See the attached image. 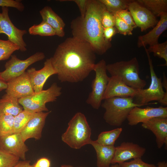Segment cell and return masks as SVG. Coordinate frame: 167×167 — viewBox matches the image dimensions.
Here are the masks:
<instances>
[{"label":"cell","mask_w":167,"mask_h":167,"mask_svg":"<svg viewBox=\"0 0 167 167\" xmlns=\"http://www.w3.org/2000/svg\"><path fill=\"white\" fill-rule=\"evenodd\" d=\"M95 54L87 42L73 37L67 38L58 45L51 58L58 79L62 82L83 81L93 71Z\"/></svg>","instance_id":"1"},{"label":"cell","mask_w":167,"mask_h":167,"mask_svg":"<svg viewBox=\"0 0 167 167\" xmlns=\"http://www.w3.org/2000/svg\"><path fill=\"white\" fill-rule=\"evenodd\" d=\"M106 9L99 0H88L84 16L77 17L71 24L72 37L90 44L95 54L100 55L112 46L111 42L106 41L103 35L101 20Z\"/></svg>","instance_id":"2"},{"label":"cell","mask_w":167,"mask_h":167,"mask_svg":"<svg viewBox=\"0 0 167 167\" xmlns=\"http://www.w3.org/2000/svg\"><path fill=\"white\" fill-rule=\"evenodd\" d=\"M91 135V130L85 115L79 112L69 122L61 139L70 148L78 149L90 144Z\"/></svg>","instance_id":"3"},{"label":"cell","mask_w":167,"mask_h":167,"mask_svg":"<svg viewBox=\"0 0 167 167\" xmlns=\"http://www.w3.org/2000/svg\"><path fill=\"white\" fill-rule=\"evenodd\" d=\"M104 100L101 105L105 109L103 118L113 126H121L134 107L144 105L135 103L133 98L131 97H113Z\"/></svg>","instance_id":"4"},{"label":"cell","mask_w":167,"mask_h":167,"mask_svg":"<svg viewBox=\"0 0 167 167\" xmlns=\"http://www.w3.org/2000/svg\"><path fill=\"white\" fill-rule=\"evenodd\" d=\"M106 68L111 76H119L126 85L136 90L143 89L146 85L145 80L139 77V63L136 57L107 64Z\"/></svg>","instance_id":"5"},{"label":"cell","mask_w":167,"mask_h":167,"mask_svg":"<svg viewBox=\"0 0 167 167\" xmlns=\"http://www.w3.org/2000/svg\"><path fill=\"white\" fill-rule=\"evenodd\" d=\"M147 54L151 76V82L149 87L146 89L136 90L133 97L134 102L144 105L156 104L157 103H148L150 101H158L162 105H167V92L163 89L161 77L158 78L153 68L152 61L146 47H144Z\"/></svg>","instance_id":"6"},{"label":"cell","mask_w":167,"mask_h":167,"mask_svg":"<svg viewBox=\"0 0 167 167\" xmlns=\"http://www.w3.org/2000/svg\"><path fill=\"white\" fill-rule=\"evenodd\" d=\"M61 89V87L54 83L48 89L34 92L28 96L18 99V101L24 110L29 113L48 112L46 104L56 101L62 94Z\"/></svg>","instance_id":"7"},{"label":"cell","mask_w":167,"mask_h":167,"mask_svg":"<svg viewBox=\"0 0 167 167\" xmlns=\"http://www.w3.org/2000/svg\"><path fill=\"white\" fill-rule=\"evenodd\" d=\"M106 63L102 59L94 65L93 71L95 73L91 85L92 91L86 100V103L94 109H98L101 105L103 97L110 77L107 73Z\"/></svg>","instance_id":"8"},{"label":"cell","mask_w":167,"mask_h":167,"mask_svg":"<svg viewBox=\"0 0 167 167\" xmlns=\"http://www.w3.org/2000/svg\"><path fill=\"white\" fill-rule=\"evenodd\" d=\"M45 57L42 52H37L24 60L19 59L15 55H11V58L5 65V70L0 72V77L7 83L23 74L29 66L43 60Z\"/></svg>","instance_id":"9"},{"label":"cell","mask_w":167,"mask_h":167,"mask_svg":"<svg viewBox=\"0 0 167 167\" xmlns=\"http://www.w3.org/2000/svg\"><path fill=\"white\" fill-rule=\"evenodd\" d=\"M2 11L0 12V34L6 35L8 40L16 45L21 51H26L27 45L23 36L27 33V31L20 29L14 25L9 17L8 7H2Z\"/></svg>","instance_id":"10"},{"label":"cell","mask_w":167,"mask_h":167,"mask_svg":"<svg viewBox=\"0 0 167 167\" xmlns=\"http://www.w3.org/2000/svg\"><path fill=\"white\" fill-rule=\"evenodd\" d=\"M156 117L167 118V107L160 106L154 108L147 106L141 108L135 106L130 111L127 119L128 124L133 126Z\"/></svg>","instance_id":"11"},{"label":"cell","mask_w":167,"mask_h":167,"mask_svg":"<svg viewBox=\"0 0 167 167\" xmlns=\"http://www.w3.org/2000/svg\"><path fill=\"white\" fill-rule=\"evenodd\" d=\"M128 10L137 27H139L141 32L153 27L158 22L156 17L136 1L132 0L129 5Z\"/></svg>","instance_id":"12"},{"label":"cell","mask_w":167,"mask_h":167,"mask_svg":"<svg viewBox=\"0 0 167 167\" xmlns=\"http://www.w3.org/2000/svg\"><path fill=\"white\" fill-rule=\"evenodd\" d=\"M0 149L22 160H26V153L28 150L20 133L0 136Z\"/></svg>","instance_id":"13"},{"label":"cell","mask_w":167,"mask_h":167,"mask_svg":"<svg viewBox=\"0 0 167 167\" xmlns=\"http://www.w3.org/2000/svg\"><path fill=\"white\" fill-rule=\"evenodd\" d=\"M146 151L145 148L132 142H123L115 147L111 164H118L131 159L141 158Z\"/></svg>","instance_id":"14"},{"label":"cell","mask_w":167,"mask_h":167,"mask_svg":"<svg viewBox=\"0 0 167 167\" xmlns=\"http://www.w3.org/2000/svg\"><path fill=\"white\" fill-rule=\"evenodd\" d=\"M7 83L6 93L18 99L28 96L34 93L27 71Z\"/></svg>","instance_id":"15"},{"label":"cell","mask_w":167,"mask_h":167,"mask_svg":"<svg viewBox=\"0 0 167 167\" xmlns=\"http://www.w3.org/2000/svg\"><path fill=\"white\" fill-rule=\"evenodd\" d=\"M26 71L35 93L42 91L47 79L51 75L57 74L52 66L51 58L46 59L41 69L36 70L35 68L32 67Z\"/></svg>","instance_id":"16"},{"label":"cell","mask_w":167,"mask_h":167,"mask_svg":"<svg viewBox=\"0 0 167 167\" xmlns=\"http://www.w3.org/2000/svg\"><path fill=\"white\" fill-rule=\"evenodd\" d=\"M51 112H42L34 114L20 133L24 141L25 142L30 138L36 140L41 138L46 119Z\"/></svg>","instance_id":"17"},{"label":"cell","mask_w":167,"mask_h":167,"mask_svg":"<svg viewBox=\"0 0 167 167\" xmlns=\"http://www.w3.org/2000/svg\"><path fill=\"white\" fill-rule=\"evenodd\" d=\"M136 90L126 85L117 76H113L110 79L104 93L103 100L113 97L133 98Z\"/></svg>","instance_id":"18"},{"label":"cell","mask_w":167,"mask_h":167,"mask_svg":"<svg viewBox=\"0 0 167 167\" xmlns=\"http://www.w3.org/2000/svg\"><path fill=\"white\" fill-rule=\"evenodd\" d=\"M142 127L152 131L156 137L158 148L164 144L167 148V118L156 117L142 123Z\"/></svg>","instance_id":"19"},{"label":"cell","mask_w":167,"mask_h":167,"mask_svg":"<svg viewBox=\"0 0 167 167\" xmlns=\"http://www.w3.org/2000/svg\"><path fill=\"white\" fill-rule=\"evenodd\" d=\"M160 17L159 21L151 30L145 35L138 36V47H146L147 45L151 46L158 43L160 36L167 28V12L162 13Z\"/></svg>","instance_id":"20"},{"label":"cell","mask_w":167,"mask_h":167,"mask_svg":"<svg viewBox=\"0 0 167 167\" xmlns=\"http://www.w3.org/2000/svg\"><path fill=\"white\" fill-rule=\"evenodd\" d=\"M39 12L42 20L47 23L55 30L56 35L60 37L64 36L65 23L62 18L50 6H45Z\"/></svg>","instance_id":"21"},{"label":"cell","mask_w":167,"mask_h":167,"mask_svg":"<svg viewBox=\"0 0 167 167\" xmlns=\"http://www.w3.org/2000/svg\"><path fill=\"white\" fill-rule=\"evenodd\" d=\"M90 144L94 148L96 154L97 167H109L114 156L115 147L114 145L105 146L92 140Z\"/></svg>","instance_id":"22"},{"label":"cell","mask_w":167,"mask_h":167,"mask_svg":"<svg viewBox=\"0 0 167 167\" xmlns=\"http://www.w3.org/2000/svg\"><path fill=\"white\" fill-rule=\"evenodd\" d=\"M18 99L6 93L0 99V116L10 114L15 116L24 109Z\"/></svg>","instance_id":"23"},{"label":"cell","mask_w":167,"mask_h":167,"mask_svg":"<svg viewBox=\"0 0 167 167\" xmlns=\"http://www.w3.org/2000/svg\"><path fill=\"white\" fill-rule=\"evenodd\" d=\"M138 3L149 11L156 17L167 12V0H137Z\"/></svg>","instance_id":"24"},{"label":"cell","mask_w":167,"mask_h":167,"mask_svg":"<svg viewBox=\"0 0 167 167\" xmlns=\"http://www.w3.org/2000/svg\"><path fill=\"white\" fill-rule=\"evenodd\" d=\"M122 130V128H118L111 131L102 132L99 134L96 141L104 145H114L115 141L119 137Z\"/></svg>","instance_id":"25"},{"label":"cell","mask_w":167,"mask_h":167,"mask_svg":"<svg viewBox=\"0 0 167 167\" xmlns=\"http://www.w3.org/2000/svg\"><path fill=\"white\" fill-rule=\"evenodd\" d=\"M30 35L41 36H52L56 35L55 30L49 24L43 21L38 24H34L28 30Z\"/></svg>","instance_id":"26"},{"label":"cell","mask_w":167,"mask_h":167,"mask_svg":"<svg viewBox=\"0 0 167 167\" xmlns=\"http://www.w3.org/2000/svg\"><path fill=\"white\" fill-rule=\"evenodd\" d=\"M106 10L113 14L121 10L128 9L132 0H99Z\"/></svg>","instance_id":"27"},{"label":"cell","mask_w":167,"mask_h":167,"mask_svg":"<svg viewBox=\"0 0 167 167\" xmlns=\"http://www.w3.org/2000/svg\"><path fill=\"white\" fill-rule=\"evenodd\" d=\"M35 113L23 110L15 116L13 133H20Z\"/></svg>","instance_id":"28"},{"label":"cell","mask_w":167,"mask_h":167,"mask_svg":"<svg viewBox=\"0 0 167 167\" xmlns=\"http://www.w3.org/2000/svg\"><path fill=\"white\" fill-rule=\"evenodd\" d=\"M15 117L10 114L0 116V136L13 133Z\"/></svg>","instance_id":"29"},{"label":"cell","mask_w":167,"mask_h":167,"mask_svg":"<svg viewBox=\"0 0 167 167\" xmlns=\"http://www.w3.org/2000/svg\"><path fill=\"white\" fill-rule=\"evenodd\" d=\"M19 50V47L9 40L0 39V61L8 59L14 52Z\"/></svg>","instance_id":"30"},{"label":"cell","mask_w":167,"mask_h":167,"mask_svg":"<svg viewBox=\"0 0 167 167\" xmlns=\"http://www.w3.org/2000/svg\"><path fill=\"white\" fill-rule=\"evenodd\" d=\"M148 52H153L155 56L163 58L165 62V63L163 66H167V41H166L161 43H159L149 46L147 49Z\"/></svg>","instance_id":"31"},{"label":"cell","mask_w":167,"mask_h":167,"mask_svg":"<svg viewBox=\"0 0 167 167\" xmlns=\"http://www.w3.org/2000/svg\"><path fill=\"white\" fill-rule=\"evenodd\" d=\"M20 158L0 149V167H14Z\"/></svg>","instance_id":"32"},{"label":"cell","mask_w":167,"mask_h":167,"mask_svg":"<svg viewBox=\"0 0 167 167\" xmlns=\"http://www.w3.org/2000/svg\"><path fill=\"white\" fill-rule=\"evenodd\" d=\"M113 14L114 16V26L118 33L124 36L132 35V31L135 28L127 24L115 14Z\"/></svg>","instance_id":"33"},{"label":"cell","mask_w":167,"mask_h":167,"mask_svg":"<svg viewBox=\"0 0 167 167\" xmlns=\"http://www.w3.org/2000/svg\"><path fill=\"white\" fill-rule=\"evenodd\" d=\"M120 167H157L153 164L144 162L141 158H137L129 162H124L118 164Z\"/></svg>","instance_id":"34"},{"label":"cell","mask_w":167,"mask_h":167,"mask_svg":"<svg viewBox=\"0 0 167 167\" xmlns=\"http://www.w3.org/2000/svg\"><path fill=\"white\" fill-rule=\"evenodd\" d=\"M114 14H116L128 25L135 28L137 27L131 14L128 9L121 10Z\"/></svg>","instance_id":"35"},{"label":"cell","mask_w":167,"mask_h":167,"mask_svg":"<svg viewBox=\"0 0 167 167\" xmlns=\"http://www.w3.org/2000/svg\"><path fill=\"white\" fill-rule=\"evenodd\" d=\"M101 21L104 28L114 26V15L108 11L106 9L103 13Z\"/></svg>","instance_id":"36"},{"label":"cell","mask_w":167,"mask_h":167,"mask_svg":"<svg viewBox=\"0 0 167 167\" xmlns=\"http://www.w3.org/2000/svg\"><path fill=\"white\" fill-rule=\"evenodd\" d=\"M0 6L14 8L21 12L24 9L23 3L19 0H0Z\"/></svg>","instance_id":"37"},{"label":"cell","mask_w":167,"mask_h":167,"mask_svg":"<svg viewBox=\"0 0 167 167\" xmlns=\"http://www.w3.org/2000/svg\"><path fill=\"white\" fill-rule=\"evenodd\" d=\"M117 33L118 32L115 26L104 28L103 35L107 41L111 42L112 37Z\"/></svg>","instance_id":"38"},{"label":"cell","mask_w":167,"mask_h":167,"mask_svg":"<svg viewBox=\"0 0 167 167\" xmlns=\"http://www.w3.org/2000/svg\"><path fill=\"white\" fill-rule=\"evenodd\" d=\"M73 1L77 5L80 11L81 15L84 17L86 11L87 5L88 0H70Z\"/></svg>","instance_id":"39"},{"label":"cell","mask_w":167,"mask_h":167,"mask_svg":"<svg viewBox=\"0 0 167 167\" xmlns=\"http://www.w3.org/2000/svg\"><path fill=\"white\" fill-rule=\"evenodd\" d=\"M50 160L46 157H42L38 159L33 165L31 167H50Z\"/></svg>","instance_id":"40"},{"label":"cell","mask_w":167,"mask_h":167,"mask_svg":"<svg viewBox=\"0 0 167 167\" xmlns=\"http://www.w3.org/2000/svg\"><path fill=\"white\" fill-rule=\"evenodd\" d=\"M31 161L29 160L19 161L18 164L14 167H31Z\"/></svg>","instance_id":"41"},{"label":"cell","mask_w":167,"mask_h":167,"mask_svg":"<svg viewBox=\"0 0 167 167\" xmlns=\"http://www.w3.org/2000/svg\"><path fill=\"white\" fill-rule=\"evenodd\" d=\"M7 87V83L3 81L0 77V92L3 90H6Z\"/></svg>","instance_id":"42"},{"label":"cell","mask_w":167,"mask_h":167,"mask_svg":"<svg viewBox=\"0 0 167 167\" xmlns=\"http://www.w3.org/2000/svg\"><path fill=\"white\" fill-rule=\"evenodd\" d=\"M163 79L162 82V87L165 88L166 92H167V79L164 72L163 73Z\"/></svg>","instance_id":"43"},{"label":"cell","mask_w":167,"mask_h":167,"mask_svg":"<svg viewBox=\"0 0 167 167\" xmlns=\"http://www.w3.org/2000/svg\"><path fill=\"white\" fill-rule=\"evenodd\" d=\"M157 167H167V163L165 161L159 162L157 164Z\"/></svg>","instance_id":"44"},{"label":"cell","mask_w":167,"mask_h":167,"mask_svg":"<svg viewBox=\"0 0 167 167\" xmlns=\"http://www.w3.org/2000/svg\"><path fill=\"white\" fill-rule=\"evenodd\" d=\"M61 167H74L71 165H69L63 164V165H62L61 166ZM85 167L79 166V167Z\"/></svg>","instance_id":"45"},{"label":"cell","mask_w":167,"mask_h":167,"mask_svg":"<svg viewBox=\"0 0 167 167\" xmlns=\"http://www.w3.org/2000/svg\"><path fill=\"white\" fill-rule=\"evenodd\" d=\"M109 167H120L118 164H112Z\"/></svg>","instance_id":"46"}]
</instances>
